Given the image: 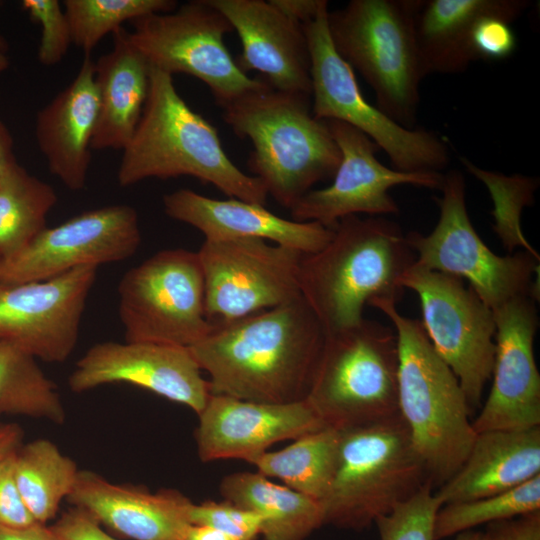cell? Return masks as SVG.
Wrapping results in <instances>:
<instances>
[{
	"mask_svg": "<svg viewBox=\"0 0 540 540\" xmlns=\"http://www.w3.org/2000/svg\"><path fill=\"white\" fill-rule=\"evenodd\" d=\"M325 337L300 295L282 305L216 323L188 349L208 373L211 394L290 403L306 398Z\"/></svg>",
	"mask_w": 540,
	"mask_h": 540,
	"instance_id": "obj_1",
	"label": "cell"
},
{
	"mask_svg": "<svg viewBox=\"0 0 540 540\" xmlns=\"http://www.w3.org/2000/svg\"><path fill=\"white\" fill-rule=\"evenodd\" d=\"M416 261L400 227L383 217L341 219L318 251L303 254L300 294L325 334L359 324L363 308L375 299L398 303L400 279Z\"/></svg>",
	"mask_w": 540,
	"mask_h": 540,
	"instance_id": "obj_2",
	"label": "cell"
},
{
	"mask_svg": "<svg viewBox=\"0 0 540 540\" xmlns=\"http://www.w3.org/2000/svg\"><path fill=\"white\" fill-rule=\"evenodd\" d=\"M117 181L121 187L147 178L192 176L230 198L265 206L261 180L228 157L217 129L177 92L172 75L151 66L148 97L140 121L123 148Z\"/></svg>",
	"mask_w": 540,
	"mask_h": 540,
	"instance_id": "obj_3",
	"label": "cell"
},
{
	"mask_svg": "<svg viewBox=\"0 0 540 540\" xmlns=\"http://www.w3.org/2000/svg\"><path fill=\"white\" fill-rule=\"evenodd\" d=\"M310 98L265 81L222 108L227 125L253 145L248 160L253 176L288 209L314 185L333 178L341 161L326 120L312 113Z\"/></svg>",
	"mask_w": 540,
	"mask_h": 540,
	"instance_id": "obj_4",
	"label": "cell"
},
{
	"mask_svg": "<svg viewBox=\"0 0 540 540\" xmlns=\"http://www.w3.org/2000/svg\"><path fill=\"white\" fill-rule=\"evenodd\" d=\"M369 305L393 324L398 345V412L432 486H441L461 467L476 436L466 396L435 352L421 321L402 315L390 300L375 299Z\"/></svg>",
	"mask_w": 540,
	"mask_h": 540,
	"instance_id": "obj_5",
	"label": "cell"
},
{
	"mask_svg": "<svg viewBox=\"0 0 540 540\" xmlns=\"http://www.w3.org/2000/svg\"><path fill=\"white\" fill-rule=\"evenodd\" d=\"M431 483L401 416L339 430L324 525L361 531Z\"/></svg>",
	"mask_w": 540,
	"mask_h": 540,
	"instance_id": "obj_6",
	"label": "cell"
},
{
	"mask_svg": "<svg viewBox=\"0 0 540 540\" xmlns=\"http://www.w3.org/2000/svg\"><path fill=\"white\" fill-rule=\"evenodd\" d=\"M418 0H352L328 12L337 53L374 91L377 107L413 129L420 103L422 68L414 30Z\"/></svg>",
	"mask_w": 540,
	"mask_h": 540,
	"instance_id": "obj_7",
	"label": "cell"
},
{
	"mask_svg": "<svg viewBox=\"0 0 540 540\" xmlns=\"http://www.w3.org/2000/svg\"><path fill=\"white\" fill-rule=\"evenodd\" d=\"M326 427L367 425L399 414L394 328L363 319L326 334L305 398Z\"/></svg>",
	"mask_w": 540,
	"mask_h": 540,
	"instance_id": "obj_8",
	"label": "cell"
},
{
	"mask_svg": "<svg viewBox=\"0 0 540 540\" xmlns=\"http://www.w3.org/2000/svg\"><path fill=\"white\" fill-rule=\"evenodd\" d=\"M328 12L326 4L303 24L310 56L313 115L344 122L367 135L386 153L395 170L440 172L449 162L446 143L432 131L401 126L364 98L353 69L334 48Z\"/></svg>",
	"mask_w": 540,
	"mask_h": 540,
	"instance_id": "obj_9",
	"label": "cell"
},
{
	"mask_svg": "<svg viewBox=\"0 0 540 540\" xmlns=\"http://www.w3.org/2000/svg\"><path fill=\"white\" fill-rule=\"evenodd\" d=\"M437 199L439 219L427 235L412 231L405 235L416 253L415 263L426 269L468 280L469 287L493 311L510 299L528 295L538 299L533 275L539 260L527 251L498 256L473 227L466 206L465 180L458 170L444 174Z\"/></svg>",
	"mask_w": 540,
	"mask_h": 540,
	"instance_id": "obj_10",
	"label": "cell"
},
{
	"mask_svg": "<svg viewBox=\"0 0 540 540\" xmlns=\"http://www.w3.org/2000/svg\"><path fill=\"white\" fill-rule=\"evenodd\" d=\"M118 294L126 342L190 348L214 328L206 316L197 252L177 248L155 253L122 276Z\"/></svg>",
	"mask_w": 540,
	"mask_h": 540,
	"instance_id": "obj_11",
	"label": "cell"
},
{
	"mask_svg": "<svg viewBox=\"0 0 540 540\" xmlns=\"http://www.w3.org/2000/svg\"><path fill=\"white\" fill-rule=\"evenodd\" d=\"M132 24L129 39L150 66L200 79L221 108L265 83L263 78L247 76L232 58L224 36L233 28L207 0L191 1Z\"/></svg>",
	"mask_w": 540,
	"mask_h": 540,
	"instance_id": "obj_12",
	"label": "cell"
},
{
	"mask_svg": "<svg viewBox=\"0 0 540 540\" xmlns=\"http://www.w3.org/2000/svg\"><path fill=\"white\" fill-rule=\"evenodd\" d=\"M400 283L418 295L427 337L459 380L470 409L476 408L492 375L496 332L493 310L461 278L415 262Z\"/></svg>",
	"mask_w": 540,
	"mask_h": 540,
	"instance_id": "obj_13",
	"label": "cell"
},
{
	"mask_svg": "<svg viewBox=\"0 0 540 540\" xmlns=\"http://www.w3.org/2000/svg\"><path fill=\"white\" fill-rule=\"evenodd\" d=\"M204 277L205 311L226 323L299 297L303 253L259 238L206 240L197 251Z\"/></svg>",
	"mask_w": 540,
	"mask_h": 540,
	"instance_id": "obj_14",
	"label": "cell"
},
{
	"mask_svg": "<svg viewBox=\"0 0 540 540\" xmlns=\"http://www.w3.org/2000/svg\"><path fill=\"white\" fill-rule=\"evenodd\" d=\"M141 243L136 210L114 204L46 227L13 255L0 258V284L45 280L81 266L126 260Z\"/></svg>",
	"mask_w": 540,
	"mask_h": 540,
	"instance_id": "obj_15",
	"label": "cell"
},
{
	"mask_svg": "<svg viewBox=\"0 0 540 540\" xmlns=\"http://www.w3.org/2000/svg\"><path fill=\"white\" fill-rule=\"evenodd\" d=\"M326 122L340 149L341 161L329 186L312 189L290 209L294 221L317 222L333 229L341 219L352 215L397 214L398 205L389 194L393 186L441 189V172L388 168L375 156L380 148L367 135L341 121Z\"/></svg>",
	"mask_w": 540,
	"mask_h": 540,
	"instance_id": "obj_16",
	"label": "cell"
},
{
	"mask_svg": "<svg viewBox=\"0 0 540 540\" xmlns=\"http://www.w3.org/2000/svg\"><path fill=\"white\" fill-rule=\"evenodd\" d=\"M97 270L81 266L45 280L0 284V341L35 359L64 362L77 345Z\"/></svg>",
	"mask_w": 540,
	"mask_h": 540,
	"instance_id": "obj_17",
	"label": "cell"
},
{
	"mask_svg": "<svg viewBox=\"0 0 540 540\" xmlns=\"http://www.w3.org/2000/svg\"><path fill=\"white\" fill-rule=\"evenodd\" d=\"M535 302L533 297L521 295L493 311V381L480 413L472 421L475 433L540 426V375L533 349L538 328Z\"/></svg>",
	"mask_w": 540,
	"mask_h": 540,
	"instance_id": "obj_18",
	"label": "cell"
},
{
	"mask_svg": "<svg viewBox=\"0 0 540 540\" xmlns=\"http://www.w3.org/2000/svg\"><path fill=\"white\" fill-rule=\"evenodd\" d=\"M111 383H129L199 414L211 392L188 348L152 342H100L77 361L68 378L75 393Z\"/></svg>",
	"mask_w": 540,
	"mask_h": 540,
	"instance_id": "obj_19",
	"label": "cell"
},
{
	"mask_svg": "<svg viewBox=\"0 0 540 540\" xmlns=\"http://www.w3.org/2000/svg\"><path fill=\"white\" fill-rule=\"evenodd\" d=\"M197 415L195 440L203 462H247L275 443L326 427L305 399L263 403L211 394Z\"/></svg>",
	"mask_w": 540,
	"mask_h": 540,
	"instance_id": "obj_20",
	"label": "cell"
},
{
	"mask_svg": "<svg viewBox=\"0 0 540 540\" xmlns=\"http://www.w3.org/2000/svg\"><path fill=\"white\" fill-rule=\"evenodd\" d=\"M242 44L237 62L258 71L274 89L311 97L310 56L303 25L264 0H207Z\"/></svg>",
	"mask_w": 540,
	"mask_h": 540,
	"instance_id": "obj_21",
	"label": "cell"
},
{
	"mask_svg": "<svg viewBox=\"0 0 540 540\" xmlns=\"http://www.w3.org/2000/svg\"><path fill=\"white\" fill-rule=\"evenodd\" d=\"M66 500L100 525L133 540H184L192 525L193 502L180 492L151 493L140 486L114 484L88 470H79Z\"/></svg>",
	"mask_w": 540,
	"mask_h": 540,
	"instance_id": "obj_22",
	"label": "cell"
},
{
	"mask_svg": "<svg viewBox=\"0 0 540 540\" xmlns=\"http://www.w3.org/2000/svg\"><path fill=\"white\" fill-rule=\"evenodd\" d=\"M163 206L169 217L198 229L206 240L259 238L309 254L333 235V229L317 222L284 219L260 204L212 199L190 189L165 194Z\"/></svg>",
	"mask_w": 540,
	"mask_h": 540,
	"instance_id": "obj_23",
	"label": "cell"
},
{
	"mask_svg": "<svg viewBox=\"0 0 540 540\" xmlns=\"http://www.w3.org/2000/svg\"><path fill=\"white\" fill-rule=\"evenodd\" d=\"M98 111L95 63L85 54L75 78L37 113L35 123L50 173L70 190L86 186Z\"/></svg>",
	"mask_w": 540,
	"mask_h": 540,
	"instance_id": "obj_24",
	"label": "cell"
},
{
	"mask_svg": "<svg viewBox=\"0 0 540 540\" xmlns=\"http://www.w3.org/2000/svg\"><path fill=\"white\" fill-rule=\"evenodd\" d=\"M540 475V427L476 433L457 472L435 491L442 505L515 488Z\"/></svg>",
	"mask_w": 540,
	"mask_h": 540,
	"instance_id": "obj_25",
	"label": "cell"
},
{
	"mask_svg": "<svg viewBox=\"0 0 540 540\" xmlns=\"http://www.w3.org/2000/svg\"><path fill=\"white\" fill-rule=\"evenodd\" d=\"M112 49L95 63L99 99L93 150H123L142 116L148 97L151 66L121 27Z\"/></svg>",
	"mask_w": 540,
	"mask_h": 540,
	"instance_id": "obj_26",
	"label": "cell"
},
{
	"mask_svg": "<svg viewBox=\"0 0 540 540\" xmlns=\"http://www.w3.org/2000/svg\"><path fill=\"white\" fill-rule=\"evenodd\" d=\"M503 0H418L414 30L425 76L465 71L475 56L471 35L476 21Z\"/></svg>",
	"mask_w": 540,
	"mask_h": 540,
	"instance_id": "obj_27",
	"label": "cell"
},
{
	"mask_svg": "<svg viewBox=\"0 0 540 540\" xmlns=\"http://www.w3.org/2000/svg\"><path fill=\"white\" fill-rule=\"evenodd\" d=\"M224 499L262 518L264 540H304L324 525L321 503L259 472H236L220 483Z\"/></svg>",
	"mask_w": 540,
	"mask_h": 540,
	"instance_id": "obj_28",
	"label": "cell"
},
{
	"mask_svg": "<svg viewBox=\"0 0 540 540\" xmlns=\"http://www.w3.org/2000/svg\"><path fill=\"white\" fill-rule=\"evenodd\" d=\"M339 430L324 427L294 439L286 448L263 452L247 462L257 472L318 500L325 497L336 466Z\"/></svg>",
	"mask_w": 540,
	"mask_h": 540,
	"instance_id": "obj_29",
	"label": "cell"
},
{
	"mask_svg": "<svg viewBox=\"0 0 540 540\" xmlns=\"http://www.w3.org/2000/svg\"><path fill=\"white\" fill-rule=\"evenodd\" d=\"M79 470L76 463L47 439L20 446L15 455V478L20 494L40 524L53 519L72 492Z\"/></svg>",
	"mask_w": 540,
	"mask_h": 540,
	"instance_id": "obj_30",
	"label": "cell"
},
{
	"mask_svg": "<svg viewBox=\"0 0 540 540\" xmlns=\"http://www.w3.org/2000/svg\"><path fill=\"white\" fill-rule=\"evenodd\" d=\"M24 415L61 424L65 410L57 387L36 359L0 341V415Z\"/></svg>",
	"mask_w": 540,
	"mask_h": 540,
	"instance_id": "obj_31",
	"label": "cell"
},
{
	"mask_svg": "<svg viewBox=\"0 0 540 540\" xmlns=\"http://www.w3.org/2000/svg\"><path fill=\"white\" fill-rule=\"evenodd\" d=\"M57 202L52 186L22 166L0 185V258L13 255L45 229Z\"/></svg>",
	"mask_w": 540,
	"mask_h": 540,
	"instance_id": "obj_32",
	"label": "cell"
},
{
	"mask_svg": "<svg viewBox=\"0 0 540 540\" xmlns=\"http://www.w3.org/2000/svg\"><path fill=\"white\" fill-rule=\"evenodd\" d=\"M535 511H540V475L498 494L442 505L434 521V539L442 540Z\"/></svg>",
	"mask_w": 540,
	"mask_h": 540,
	"instance_id": "obj_33",
	"label": "cell"
},
{
	"mask_svg": "<svg viewBox=\"0 0 540 540\" xmlns=\"http://www.w3.org/2000/svg\"><path fill=\"white\" fill-rule=\"evenodd\" d=\"M63 8L70 24L72 42L90 54L107 34L127 21L176 9L173 0H65Z\"/></svg>",
	"mask_w": 540,
	"mask_h": 540,
	"instance_id": "obj_34",
	"label": "cell"
},
{
	"mask_svg": "<svg viewBox=\"0 0 540 540\" xmlns=\"http://www.w3.org/2000/svg\"><path fill=\"white\" fill-rule=\"evenodd\" d=\"M464 167L477 179L482 181L490 191L494 202V231L503 246L512 251L523 247L536 258L540 259L537 251L529 244L522 233L520 216L525 206L534 201L539 180L520 174L506 176L504 174L479 168L465 157H461Z\"/></svg>",
	"mask_w": 540,
	"mask_h": 540,
	"instance_id": "obj_35",
	"label": "cell"
},
{
	"mask_svg": "<svg viewBox=\"0 0 540 540\" xmlns=\"http://www.w3.org/2000/svg\"><path fill=\"white\" fill-rule=\"evenodd\" d=\"M441 501L431 483L376 521L380 540H435L434 521Z\"/></svg>",
	"mask_w": 540,
	"mask_h": 540,
	"instance_id": "obj_36",
	"label": "cell"
},
{
	"mask_svg": "<svg viewBox=\"0 0 540 540\" xmlns=\"http://www.w3.org/2000/svg\"><path fill=\"white\" fill-rule=\"evenodd\" d=\"M22 8L41 27L38 60L44 66L59 63L72 42L70 24L58 0H24Z\"/></svg>",
	"mask_w": 540,
	"mask_h": 540,
	"instance_id": "obj_37",
	"label": "cell"
},
{
	"mask_svg": "<svg viewBox=\"0 0 540 540\" xmlns=\"http://www.w3.org/2000/svg\"><path fill=\"white\" fill-rule=\"evenodd\" d=\"M189 518L192 525L216 529L235 540H257L261 536L262 518L226 499L192 503Z\"/></svg>",
	"mask_w": 540,
	"mask_h": 540,
	"instance_id": "obj_38",
	"label": "cell"
},
{
	"mask_svg": "<svg viewBox=\"0 0 540 540\" xmlns=\"http://www.w3.org/2000/svg\"><path fill=\"white\" fill-rule=\"evenodd\" d=\"M15 451L0 462V526L25 528L38 523L26 506L15 478Z\"/></svg>",
	"mask_w": 540,
	"mask_h": 540,
	"instance_id": "obj_39",
	"label": "cell"
},
{
	"mask_svg": "<svg viewBox=\"0 0 540 540\" xmlns=\"http://www.w3.org/2000/svg\"><path fill=\"white\" fill-rule=\"evenodd\" d=\"M51 528L61 540H117L93 517L76 507L63 513Z\"/></svg>",
	"mask_w": 540,
	"mask_h": 540,
	"instance_id": "obj_40",
	"label": "cell"
},
{
	"mask_svg": "<svg viewBox=\"0 0 540 540\" xmlns=\"http://www.w3.org/2000/svg\"><path fill=\"white\" fill-rule=\"evenodd\" d=\"M482 540H540V511L486 525Z\"/></svg>",
	"mask_w": 540,
	"mask_h": 540,
	"instance_id": "obj_41",
	"label": "cell"
},
{
	"mask_svg": "<svg viewBox=\"0 0 540 540\" xmlns=\"http://www.w3.org/2000/svg\"><path fill=\"white\" fill-rule=\"evenodd\" d=\"M283 14L301 23L312 20L327 4L326 0H270Z\"/></svg>",
	"mask_w": 540,
	"mask_h": 540,
	"instance_id": "obj_42",
	"label": "cell"
},
{
	"mask_svg": "<svg viewBox=\"0 0 540 540\" xmlns=\"http://www.w3.org/2000/svg\"><path fill=\"white\" fill-rule=\"evenodd\" d=\"M20 167L14 154L12 135L0 118V185Z\"/></svg>",
	"mask_w": 540,
	"mask_h": 540,
	"instance_id": "obj_43",
	"label": "cell"
},
{
	"mask_svg": "<svg viewBox=\"0 0 540 540\" xmlns=\"http://www.w3.org/2000/svg\"><path fill=\"white\" fill-rule=\"evenodd\" d=\"M0 540H61L50 527L36 523L25 528L0 526Z\"/></svg>",
	"mask_w": 540,
	"mask_h": 540,
	"instance_id": "obj_44",
	"label": "cell"
},
{
	"mask_svg": "<svg viewBox=\"0 0 540 540\" xmlns=\"http://www.w3.org/2000/svg\"><path fill=\"white\" fill-rule=\"evenodd\" d=\"M22 431L14 424L0 423V462L21 446Z\"/></svg>",
	"mask_w": 540,
	"mask_h": 540,
	"instance_id": "obj_45",
	"label": "cell"
},
{
	"mask_svg": "<svg viewBox=\"0 0 540 540\" xmlns=\"http://www.w3.org/2000/svg\"><path fill=\"white\" fill-rule=\"evenodd\" d=\"M184 540H235L231 536L216 529L191 525L186 532Z\"/></svg>",
	"mask_w": 540,
	"mask_h": 540,
	"instance_id": "obj_46",
	"label": "cell"
},
{
	"mask_svg": "<svg viewBox=\"0 0 540 540\" xmlns=\"http://www.w3.org/2000/svg\"><path fill=\"white\" fill-rule=\"evenodd\" d=\"M452 540H482V533L470 530L454 536Z\"/></svg>",
	"mask_w": 540,
	"mask_h": 540,
	"instance_id": "obj_47",
	"label": "cell"
},
{
	"mask_svg": "<svg viewBox=\"0 0 540 540\" xmlns=\"http://www.w3.org/2000/svg\"><path fill=\"white\" fill-rule=\"evenodd\" d=\"M9 66V59L4 52L0 51V74Z\"/></svg>",
	"mask_w": 540,
	"mask_h": 540,
	"instance_id": "obj_48",
	"label": "cell"
},
{
	"mask_svg": "<svg viewBox=\"0 0 540 540\" xmlns=\"http://www.w3.org/2000/svg\"><path fill=\"white\" fill-rule=\"evenodd\" d=\"M5 47H6V43L3 37L0 35V51L4 52Z\"/></svg>",
	"mask_w": 540,
	"mask_h": 540,
	"instance_id": "obj_49",
	"label": "cell"
}]
</instances>
